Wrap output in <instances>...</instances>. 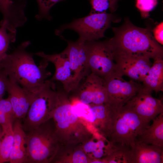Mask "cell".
<instances>
[{
	"instance_id": "6da1fadb",
	"label": "cell",
	"mask_w": 163,
	"mask_h": 163,
	"mask_svg": "<svg viewBox=\"0 0 163 163\" xmlns=\"http://www.w3.org/2000/svg\"><path fill=\"white\" fill-rule=\"evenodd\" d=\"M113 37L107 40L113 55L142 56L153 60L163 58V48L155 40L149 28L137 27L126 19L113 27Z\"/></svg>"
},
{
	"instance_id": "7a4b0ae2",
	"label": "cell",
	"mask_w": 163,
	"mask_h": 163,
	"mask_svg": "<svg viewBox=\"0 0 163 163\" xmlns=\"http://www.w3.org/2000/svg\"><path fill=\"white\" fill-rule=\"evenodd\" d=\"M30 44L28 41L22 43L12 53L6 54L0 64L9 78L27 91L36 93L50 73L46 69L48 62L43 59L40 65L37 66L33 54L26 51Z\"/></svg>"
},
{
	"instance_id": "3957f363",
	"label": "cell",
	"mask_w": 163,
	"mask_h": 163,
	"mask_svg": "<svg viewBox=\"0 0 163 163\" xmlns=\"http://www.w3.org/2000/svg\"><path fill=\"white\" fill-rule=\"evenodd\" d=\"M52 119L61 146L81 145L96 132L87 121L75 112L72 101L61 91H57Z\"/></svg>"
},
{
	"instance_id": "277c9868",
	"label": "cell",
	"mask_w": 163,
	"mask_h": 163,
	"mask_svg": "<svg viewBox=\"0 0 163 163\" xmlns=\"http://www.w3.org/2000/svg\"><path fill=\"white\" fill-rule=\"evenodd\" d=\"M109 104L110 117L105 137L113 144L132 148L149 123L143 120L126 103L120 106Z\"/></svg>"
},
{
	"instance_id": "5b68a950",
	"label": "cell",
	"mask_w": 163,
	"mask_h": 163,
	"mask_svg": "<svg viewBox=\"0 0 163 163\" xmlns=\"http://www.w3.org/2000/svg\"><path fill=\"white\" fill-rule=\"evenodd\" d=\"M26 134L27 163L52 162L61 146L51 119Z\"/></svg>"
},
{
	"instance_id": "8992f818",
	"label": "cell",
	"mask_w": 163,
	"mask_h": 163,
	"mask_svg": "<svg viewBox=\"0 0 163 163\" xmlns=\"http://www.w3.org/2000/svg\"><path fill=\"white\" fill-rule=\"evenodd\" d=\"M57 91L54 81L47 80L35 94L23 119L22 127L29 132L52 119L57 99Z\"/></svg>"
},
{
	"instance_id": "52a82bcc",
	"label": "cell",
	"mask_w": 163,
	"mask_h": 163,
	"mask_svg": "<svg viewBox=\"0 0 163 163\" xmlns=\"http://www.w3.org/2000/svg\"><path fill=\"white\" fill-rule=\"evenodd\" d=\"M113 21V16L111 14L106 12L90 13L85 17L75 19L61 26L55 33L59 35L65 30L70 29L77 33L79 38L85 41L96 40L104 37L105 31Z\"/></svg>"
},
{
	"instance_id": "ba28073f",
	"label": "cell",
	"mask_w": 163,
	"mask_h": 163,
	"mask_svg": "<svg viewBox=\"0 0 163 163\" xmlns=\"http://www.w3.org/2000/svg\"><path fill=\"white\" fill-rule=\"evenodd\" d=\"M86 43L88 64L91 73L104 79L111 75L118 73L107 40L86 41Z\"/></svg>"
},
{
	"instance_id": "9c48e42d",
	"label": "cell",
	"mask_w": 163,
	"mask_h": 163,
	"mask_svg": "<svg viewBox=\"0 0 163 163\" xmlns=\"http://www.w3.org/2000/svg\"><path fill=\"white\" fill-rule=\"evenodd\" d=\"M116 73L111 75L105 80L107 95V102L116 106H122L134 97L142 88V85L130 79L124 80Z\"/></svg>"
},
{
	"instance_id": "30bf717a",
	"label": "cell",
	"mask_w": 163,
	"mask_h": 163,
	"mask_svg": "<svg viewBox=\"0 0 163 163\" xmlns=\"http://www.w3.org/2000/svg\"><path fill=\"white\" fill-rule=\"evenodd\" d=\"M117 72L134 81L142 82L152 66L150 59L142 56L113 55Z\"/></svg>"
},
{
	"instance_id": "8fae6325",
	"label": "cell",
	"mask_w": 163,
	"mask_h": 163,
	"mask_svg": "<svg viewBox=\"0 0 163 163\" xmlns=\"http://www.w3.org/2000/svg\"><path fill=\"white\" fill-rule=\"evenodd\" d=\"M152 91L142 88L126 103L144 121L150 123L163 112L161 99L153 97Z\"/></svg>"
},
{
	"instance_id": "7c38bea8",
	"label": "cell",
	"mask_w": 163,
	"mask_h": 163,
	"mask_svg": "<svg viewBox=\"0 0 163 163\" xmlns=\"http://www.w3.org/2000/svg\"><path fill=\"white\" fill-rule=\"evenodd\" d=\"M34 54L54 65L55 72L51 80L60 82L64 89L67 92L77 88L78 85L71 68L68 56L64 50L57 54H47L43 52H40Z\"/></svg>"
},
{
	"instance_id": "4fadbf2b",
	"label": "cell",
	"mask_w": 163,
	"mask_h": 163,
	"mask_svg": "<svg viewBox=\"0 0 163 163\" xmlns=\"http://www.w3.org/2000/svg\"><path fill=\"white\" fill-rule=\"evenodd\" d=\"M87 77L80 88L77 99L89 106L107 102V95L104 78L92 73Z\"/></svg>"
},
{
	"instance_id": "5bb4252c",
	"label": "cell",
	"mask_w": 163,
	"mask_h": 163,
	"mask_svg": "<svg viewBox=\"0 0 163 163\" xmlns=\"http://www.w3.org/2000/svg\"><path fill=\"white\" fill-rule=\"evenodd\" d=\"M66 41L68 45L64 50L68 56L75 82L78 85L81 80L88 75L90 70L86 41L79 38L75 42Z\"/></svg>"
},
{
	"instance_id": "9a60e30c",
	"label": "cell",
	"mask_w": 163,
	"mask_h": 163,
	"mask_svg": "<svg viewBox=\"0 0 163 163\" xmlns=\"http://www.w3.org/2000/svg\"><path fill=\"white\" fill-rule=\"evenodd\" d=\"M7 91L15 119H24L36 93H33L27 91L9 78Z\"/></svg>"
},
{
	"instance_id": "2e32d148",
	"label": "cell",
	"mask_w": 163,
	"mask_h": 163,
	"mask_svg": "<svg viewBox=\"0 0 163 163\" xmlns=\"http://www.w3.org/2000/svg\"><path fill=\"white\" fill-rule=\"evenodd\" d=\"M26 4L23 0H0V11L3 16L1 21L5 23L8 28L16 30L26 21L24 12Z\"/></svg>"
},
{
	"instance_id": "e0dca14e",
	"label": "cell",
	"mask_w": 163,
	"mask_h": 163,
	"mask_svg": "<svg viewBox=\"0 0 163 163\" xmlns=\"http://www.w3.org/2000/svg\"><path fill=\"white\" fill-rule=\"evenodd\" d=\"M84 152L93 161L103 158L120 146L111 143L107 138L97 132L81 144Z\"/></svg>"
},
{
	"instance_id": "ac0fdd59",
	"label": "cell",
	"mask_w": 163,
	"mask_h": 163,
	"mask_svg": "<svg viewBox=\"0 0 163 163\" xmlns=\"http://www.w3.org/2000/svg\"><path fill=\"white\" fill-rule=\"evenodd\" d=\"M131 163H163V147L136 140L130 148Z\"/></svg>"
},
{
	"instance_id": "d6986e66",
	"label": "cell",
	"mask_w": 163,
	"mask_h": 163,
	"mask_svg": "<svg viewBox=\"0 0 163 163\" xmlns=\"http://www.w3.org/2000/svg\"><path fill=\"white\" fill-rule=\"evenodd\" d=\"M20 120L16 118L13 123V144L8 161L10 163L27 162L26 149V134Z\"/></svg>"
},
{
	"instance_id": "ffe728a7",
	"label": "cell",
	"mask_w": 163,
	"mask_h": 163,
	"mask_svg": "<svg viewBox=\"0 0 163 163\" xmlns=\"http://www.w3.org/2000/svg\"><path fill=\"white\" fill-rule=\"evenodd\" d=\"M92 160L84 152L81 145L61 146L52 162L91 163Z\"/></svg>"
},
{
	"instance_id": "44dd1931",
	"label": "cell",
	"mask_w": 163,
	"mask_h": 163,
	"mask_svg": "<svg viewBox=\"0 0 163 163\" xmlns=\"http://www.w3.org/2000/svg\"><path fill=\"white\" fill-rule=\"evenodd\" d=\"M142 82V87L144 89L154 91L156 93L163 91V58L154 60Z\"/></svg>"
},
{
	"instance_id": "7402d4cb",
	"label": "cell",
	"mask_w": 163,
	"mask_h": 163,
	"mask_svg": "<svg viewBox=\"0 0 163 163\" xmlns=\"http://www.w3.org/2000/svg\"><path fill=\"white\" fill-rule=\"evenodd\" d=\"M136 140L145 143L163 147V112L153 120Z\"/></svg>"
},
{
	"instance_id": "603a6c76",
	"label": "cell",
	"mask_w": 163,
	"mask_h": 163,
	"mask_svg": "<svg viewBox=\"0 0 163 163\" xmlns=\"http://www.w3.org/2000/svg\"><path fill=\"white\" fill-rule=\"evenodd\" d=\"M90 107L92 116L91 126L96 132L105 136L110 117L109 104L106 102Z\"/></svg>"
},
{
	"instance_id": "cb8c5ba5",
	"label": "cell",
	"mask_w": 163,
	"mask_h": 163,
	"mask_svg": "<svg viewBox=\"0 0 163 163\" xmlns=\"http://www.w3.org/2000/svg\"><path fill=\"white\" fill-rule=\"evenodd\" d=\"M100 163H131L130 148L120 146L106 157L99 159Z\"/></svg>"
},
{
	"instance_id": "d4e9b609",
	"label": "cell",
	"mask_w": 163,
	"mask_h": 163,
	"mask_svg": "<svg viewBox=\"0 0 163 163\" xmlns=\"http://www.w3.org/2000/svg\"><path fill=\"white\" fill-rule=\"evenodd\" d=\"M0 62L6 54V52L11 43L16 40V32L8 30L5 23L0 22Z\"/></svg>"
},
{
	"instance_id": "484cf974",
	"label": "cell",
	"mask_w": 163,
	"mask_h": 163,
	"mask_svg": "<svg viewBox=\"0 0 163 163\" xmlns=\"http://www.w3.org/2000/svg\"><path fill=\"white\" fill-rule=\"evenodd\" d=\"M4 133L0 146V163L9 161L13 144V127Z\"/></svg>"
},
{
	"instance_id": "4316f807",
	"label": "cell",
	"mask_w": 163,
	"mask_h": 163,
	"mask_svg": "<svg viewBox=\"0 0 163 163\" xmlns=\"http://www.w3.org/2000/svg\"><path fill=\"white\" fill-rule=\"evenodd\" d=\"M119 0H90L91 9L90 13L106 12L109 10L113 12L116 10Z\"/></svg>"
},
{
	"instance_id": "83f0119b",
	"label": "cell",
	"mask_w": 163,
	"mask_h": 163,
	"mask_svg": "<svg viewBox=\"0 0 163 163\" xmlns=\"http://www.w3.org/2000/svg\"><path fill=\"white\" fill-rule=\"evenodd\" d=\"M38 4L39 11L36 15L37 19L41 20L46 19L50 20L52 17L49 11L51 8L58 2L63 0H36Z\"/></svg>"
},
{
	"instance_id": "f1b7e54d",
	"label": "cell",
	"mask_w": 163,
	"mask_h": 163,
	"mask_svg": "<svg viewBox=\"0 0 163 163\" xmlns=\"http://www.w3.org/2000/svg\"><path fill=\"white\" fill-rule=\"evenodd\" d=\"M158 4L157 0H136V6L142 17L146 18Z\"/></svg>"
},
{
	"instance_id": "f546056e",
	"label": "cell",
	"mask_w": 163,
	"mask_h": 163,
	"mask_svg": "<svg viewBox=\"0 0 163 163\" xmlns=\"http://www.w3.org/2000/svg\"><path fill=\"white\" fill-rule=\"evenodd\" d=\"M0 108L14 122L15 119L14 113L11 103L8 97L6 99L0 98Z\"/></svg>"
},
{
	"instance_id": "4dcf8cb0",
	"label": "cell",
	"mask_w": 163,
	"mask_h": 163,
	"mask_svg": "<svg viewBox=\"0 0 163 163\" xmlns=\"http://www.w3.org/2000/svg\"><path fill=\"white\" fill-rule=\"evenodd\" d=\"M9 80L8 76L4 70L0 67V98H3L7 89Z\"/></svg>"
},
{
	"instance_id": "1f68e13d",
	"label": "cell",
	"mask_w": 163,
	"mask_h": 163,
	"mask_svg": "<svg viewBox=\"0 0 163 163\" xmlns=\"http://www.w3.org/2000/svg\"><path fill=\"white\" fill-rule=\"evenodd\" d=\"M13 123L6 113L0 108V125L4 132L12 128Z\"/></svg>"
},
{
	"instance_id": "d6a6232c",
	"label": "cell",
	"mask_w": 163,
	"mask_h": 163,
	"mask_svg": "<svg viewBox=\"0 0 163 163\" xmlns=\"http://www.w3.org/2000/svg\"><path fill=\"white\" fill-rule=\"evenodd\" d=\"M163 23L162 21L157 25L152 31L155 40L159 43L162 45L163 44Z\"/></svg>"
},
{
	"instance_id": "836d02e7",
	"label": "cell",
	"mask_w": 163,
	"mask_h": 163,
	"mask_svg": "<svg viewBox=\"0 0 163 163\" xmlns=\"http://www.w3.org/2000/svg\"><path fill=\"white\" fill-rule=\"evenodd\" d=\"M5 134L4 132L2 126L0 125V140H2Z\"/></svg>"
},
{
	"instance_id": "e575fe53",
	"label": "cell",
	"mask_w": 163,
	"mask_h": 163,
	"mask_svg": "<svg viewBox=\"0 0 163 163\" xmlns=\"http://www.w3.org/2000/svg\"><path fill=\"white\" fill-rule=\"evenodd\" d=\"M2 140H0V144H1V141Z\"/></svg>"
},
{
	"instance_id": "d590c367",
	"label": "cell",
	"mask_w": 163,
	"mask_h": 163,
	"mask_svg": "<svg viewBox=\"0 0 163 163\" xmlns=\"http://www.w3.org/2000/svg\"></svg>"
},
{
	"instance_id": "8d00e7d4",
	"label": "cell",
	"mask_w": 163,
	"mask_h": 163,
	"mask_svg": "<svg viewBox=\"0 0 163 163\" xmlns=\"http://www.w3.org/2000/svg\"><path fill=\"white\" fill-rule=\"evenodd\" d=\"M11 0V1L12 0Z\"/></svg>"
}]
</instances>
